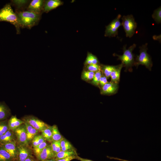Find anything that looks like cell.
Segmentation results:
<instances>
[{
	"label": "cell",
	"instance_id": "cell-14",
	"mask_svg": "<svg viewBox=\"0 0 161 161\" xmlns=\"http://www.w3.org/2000/svg\"><path fill=\"white\" fill-rule=\"evenodd\" d=\"M19 161H24L30 155V151L28 146L17 145Z\"/></svg>",
	"mask_w": 161,
	"mask_h": 161
},
{
	"label": "cell",
	"instance_id": "cell-9",
	"mask_svg": "<svg viewBox=\"0 0 161 161\" xmlns=\"http://www.w3.org/2000/svg\"><path fill=\"white\" fill-rule=\"evenodd\" d=\"M118 89V83L108 82L100 87V93L106 95H114L117 92Z\"/></svg>",
	"mask_w": 161,
	"mask_h": 161
},
{
	"label": "cell",
	"instance_id": "cell-22",
	"mask_svg": "<svg viewBox=\"0 0 161 161\" xmlns=\"http://www.w3.org/2000/svg\"><path fill=\"white\" fill-rule=\"evenodd\" d=\"M41 132V135L46 141L51 143L52 141V126H49Z\"/></svg>",
	"mask_w": 161,
	"mask_h": 161
},
{
	"label": "cell",
	"instance_id": "cell-7",
	"mask_svg": "<svg viewBox=\"0 0 161 161\" xmlns=\"http://www.w3.org/2000/svg\"><path fill=\"white\" fill-rule=\"evenodd\" d=\"M38 131H42L49 125L37 117L32 115L25 116L22 119Z\"/></svg>",
	"mask_w": 161,
	"mask_h": 161
},
{
	"label": "cell",
	"instance_id": "cell-42",
	"mask_svg": "<svg viewBox=\"0 0 161 161\" xmlns=\"http://www.w3.org/2000/svg\"><path fill=\"white\" fill-rule=\"evenodd\" d=\"M1 144L0 143V147L1 146Z\"/></svg>",
	"mask_w": 161,
	"mask_h": 161
},
{
	"label": "cell",
	"instance_id": "cell-24",
	"mask_svg": "<svg viewBox=\"0 0 161 161\" xmlns=\"http://www.w3.org/2000/svg\"><path fill=\"white\" fill-rule=\"evenodd\" d=\"M52 141H60L63 137L59 131L57 126L54 125L52 126Z\"/></svg>",
	"mask_w": 161,
	"mask_h": 161
},
{
	"label": "cell",
	"instance_id": "cell-39",
	"mask_svg": "<svg viewBox=\"0 0 161 161\" xmlns=\"http://www.w3.org/2000/svg\"><path fill=\"white\" fill-rule=\"evenodd\" d=\"M76 159L80 161H93L92 160L81 158L78 155L77 156Z\"/></svg>",
	"mask_w": 161,
	"mask_h": 161
},
{
	"label": "cell",
	"instance_id": "cell-6",
	"mask_svg": "<svg viewBox=\"0 0 161 161\" xmlns=\"http://www.w3.org/2000/svg\"><path fill=\"white\" fill-rule=\"evenodd\" d=\"M121 16L120 14L117 15V17L114 19L106 27L105 36L109 37H115L118 34V30L122 25L120 21Z\"/></svg>",
	"mask_w": 161,
	"mask_h": 161
},
{
	"label": "cell",
	"instance_id": "cell-40",
	"mask_svg": "<svg viewBox=\"0 0 161 161\" xmlns=\"http://www.w3.org/2000/svg\"><path fill=\"white\" fill-rule=\"evenodd\" d=\"M24 161H35L30 155Z\"/></svg>",
	"mask_w": 161,
	"mask_h": 161
},
{
	"label": "cell",
	"instance_id": "cell-11",
	"mask_svg": "<svg viewBox=\"0 0 161 161\" xmlns=\"http://www.w3.org/2000/svg\"><path fill=\"white\" fill-rule=\"evenodd\" d=\"M1 145L9 153L13 160L16 159L18 156L17 145L15 140L1 144Z\"/></svg>",
	"mask_w": 161,
	"mask_h": 161
},
{
	"label": "cell",
	"instance_id": "cell-36",
	"mask_svg": "<svg viewBox=\"0 0 161 161\" xmlns=\"http://www.w3.org/2000/svg\"><path fill=\"white\" fill-rule=\"evenodd\" d=\"M77 156H70L61 159L56 160V161H70L72 160L76 159Z\"/></svg>",
	"mask_w": 161,
	"mask_h": 161
},
{
	"label": "cell",
	"instance_id": "cell-3",
	"mask_svg": "<svg viewBox=\"0 0 161 161\" xmlns=\"http://www.w3.org/2000/svg\"><path fill=\"white\" fill-rule=\"evenodd\" d=\"M2 21L7 22L13 25L16 27L17 33H20V27L18 18L10 4H6L0 10V21Z\"/></svg>",
	"mask_w": 161,
	"mask_h": 161
},
{
	"label": "cell",
	"instance_id": "cell-26",
	"mask_svg": "<svg viewBox=\"0 0 161 161\" xmlns=\"http://www.w3.org/2000/svg\"><path fill=\"white\" fill-rule=\"evenodd\" d=\"M61 151H66L74 149L71 143L66 139L63 138L60 141Z\"/></svg>",
	"mask_w": 161,
	"mask_h": 161
},
{
	"label": "cell",
	"instance_id": "cell-8",
	"mask_svg": "<svg viewBox=\"0 0 161 161\" xmlns=\"http://www.w3.org/2000/svg\"><path fill=\"white\" fill-rule=\"evenodd\" d=\"M18 144L28 146L29 142L27 139L25 126L24 123L21 125L14 131Z\"/></svg>",
	"mask_w": 161,
	"mask_h": 161
},
{
	"label": "cell",
	"instance_id": "cell-1",
	"mask_svg": "<svg viewBox=\"0 0 161 161\" xmlns=\"http://www.w3.org/2000/svg\"><path fill=\"white\" fill-rule=\"evenodd\" d=\"M20 28L31 29L39 23L41 14H38L27 10L15 13Z\"/></svg>",
	"mask_w": 161,
	"mask_h": 161
},
{
	"label": "cell",
	"instance_id": "cell-32",
	"mask_svg": "<svg viewBox=\"0 0 161 161\" xmlns=\"http://www.w3.org/2000/svg\"><path fill=\"white\" fill-rule=\"evenodd\" d=\"M152 17L155 21L157 23H161V7L155 10Z\"/></svg>",
	"mask_w": 161,
	"mask_h": 161
},
{
	"label": "cell",
	"instance_id": "cell-28",
	"mask_svg": "<svg viewBox=\"0 0 161 161\" xmlns=\"http://www.w3.org/2000/svg\"><path fill=\"white\" fill-rule=\"evenodd\" d=\"M94 74V72L88 70L83 71L81 74V78L85 81H89L92 80Z\"/></svg>",
	"mask_w": 161,
	"mask_h": 161
},
{
	"label": "cell",
	"instance_id": "cell-19",
	"mask_svg": "<svg viewBox=\"0 0 161 161\" xmlns=\"http://www.w3.org/2000/svg\"><path fill=\"white\" fill-rule=\"evenodd\" d=\"M24 121L26 130V134L28 142L32 140L33 138L37 135L38 131L33 128L27 122Z\"/></svg>",
	"mask_w": 161,
	"mask_h": 161
},
{
	"label": "cell",
	"instance_id": "cell-31",
	"mask_svg": "<svg viewBox=\"0 0 161 161\" xmlns=\"http://www.w3.org/2000/svg\"><path fill=\"white\" fill-rule=\"evenodd\" d=\"M60 141H52L50 145L55 156L57 153L61 151Z\"/></svg>",
	"mask_w": 161,
	"mask_h": 161
},
{
	"label": "cell",
	"instance_id": "cell-33",
	"mask_svg": "<svg viewBox=\"0 0 161 161\" xmlns=\"http://www.w3.org/2000/svg\"><path fill=\"white\" fill-rule=\"evenodd\" d=\"M48 145L46 141L33 148V151L35 155H38Z\"/></svg>",
	"mask_w": 161,
	"mask_h": 161
},
{
	"label": "cell",
	"instance_id": "cell-20",
	"mask_svg": "<svg viewBox=\"0 0 161 161\" xmlns=\"http://www.w3.org/2000/svg\"><path fill=\"white\" fill-rule=\"evenodd\" d=\"M14 132L9 129L5 133L0 136V143L3 144L15 140Z\"/></svg>",
	"mask_w": 161,
	"mask_h": 161
},
{
	"label": "cell",
	"instance_id": "cell-13",
	"mask_svg": "<svg viewBox=\"0 0 161 161\" xmlns=\"http://www.w3.org/2000/svg\"><path fill=\"white\" fill-rule=\"evenodd\" d=\"M30 2L29 0H13L11 1L10 4L15 7L16 13H18L26 10Z\"/></svg>",
	"mask_w": 161,
	"mask_h": 161
},
{
	"label": "cell",
	"instance_id": "cell-34",
	"mask_svg": "<svg viewBox=\"0 0 161 161\" xmlns=\"http://www.w3.org/2000/svg\"><path fill=\"white\" fill-rule=\"evenodd\" d=\"M86 69L87 70L95 73L99 71H101V66L98 64L87 65Z\"/></svg>",
	"mask_w": 161,
	"mask_h": 161
},
{
	"label": "cell",
	"instance_id": "cell-5",
	"mask_svg": "<svg viewBox=\"0 0 161 161\" xmlns=\"http://www.w3.org/2000/svg\"><path fill=\"white\" fill-rule=\"evenodd\" d=\"M123 27L127 37H131L135 33L137 24L132 15L124 16L121 18Z\"/></svg>",
	"mask_w": 161,
	"mask_h": 161
},
{
	"label": "cell",
	"instance_id": "cell-16",
	"mask_svg": "<svg viewBox=\"0 0 161 161\" xmlns=\"http://www.w3.org/2000/svg\"><path fill=\"white\" fill-rule=\"evenodd\" d=\"M11 114L9 107L4 102L0 101V122L7 119Z\"/></svg>",
	"mask_w": 161,
	"mask_h": 161
},
{
	"label": "cell",
	"instance_id": "cell-41",
	"mask_svg": "<svg viewBox=\"0 0 161 161\" xmlns=\"http://www.w3.org/2000/svg\"><path fill=\"white\" fill-rule=\"evenodd\" d=\"M56 159L55 158H52L50 159L46 160L43 161H56Z\"/></svg>",
	"mask_w": 161,
	"mask_h": 161
},
{
	"label": "cell",
	"instance_id": "cell-35",
	"mask_svg": "<svg viewBox=\"0 0 161 161\" xmlns=\"http://www.w3.org/2000/svg\"><path fill=\"white\" fill-rule=\"evenodd\" d=\"M108 82L107 78L103 75L102 74L99 82V86H100L101 87Z\"/></svg>",
	"mask_w": 161,
	"mask_h": 161
},
{
	"label": "cell",
	"instance_id": "cell-2",
	"mask_svg": "<svg viewBox=\"0 0 161 161\" xmlns=\"http://www.w3.org/2000/svg\"><path fill=\"white\" fill-rule=\"evenodd\" d=\"M136 45L134 44L126 49V45L123 47V53L122 55H119L114 53V56L118 57L117 60H120L123 67L125 68V71H129L131 72L132 71V67L134 66L135 58L133 51L136 47Z\"/></svg>",
	"mask_w": 161,
	"mask_h": 161
},
{
	"label": "cell",
	"instance_id": "cell-38",
	"mask_svg": "<svg viewBox=\"0 0 161 161\" xmlns=\"http://www.w3.org/2000/svg\"><path fill=\"white\" fill-rule=\"evenodd\" d=\"M108 158H109L110 159H114L115 160H117L121 161H129L126 160H124L120 158H119L117 157H110L109 156L107 157Z\"/></svg>",
	"mask_w": 161,
	"mask_h": 161
},
{
	"label": "cell",
	"instance_id": "cell-12",
	"mask_svg": "<svg viewBox=\"0 0 161 161\" xmlns=\"http://www.w3.org/2000/svg\"><path fill=\"white\" fill-rule=\"evenodd\" d=\"M37 157L39 160L43 161L55 158V155L52 150L50 145H48Z\"/></svg>",
	"mask_w": 161,
	"mask_h": 161
},
{
	"label": "cell",
	"instance_id": "cell-10",
	"mask_svg": "<svg viewBox=\"0 0 161 161\" xmlns=\"http://www.w3.org/2000/svg\"><path fill=\"white\" fill-rule=\"evenodd\" d=\"M45 1L33 0L30 2L27 10L38 14H42L43 12Z\"/></svg>",
	"mask_w": 161,
	"mask_h": 161
},
{
	"label": "cell",
	"instance_id": "cell-17",
	"mask_svg": "<svg viewBox=\"0 0 161 161\" xmlns=\"http://www.w3.org/2000/svg\"><path fill=\"white\" fill-rule=\"evenodd\" d=\"M24 123V121L18 119L16 116H12L8 120L9 129L14 132L18 127Z\"/></svg>",
	"mask_w": 161,
	"mask_h": 161
},
{
	"label": "cell",
	"instance_id": "cell-15",
	"mask_svg": "<svg viewBox=\"0 0 161 161\" xmlns=\"http://www.w3.org/2000/svg\"><path fill=\"white\" fill-rule=\"evenodd\" d=\"M62 4V2L59 0H49L45 1L43 12L48 13L61 5Z\"/></svg>",
	"mask_w": 161,
	"mask_h": 161
},
{
	"label": "cell",
	"instance_id": "cell-27",
	"mask_svg": "<svg viewBox=\"0 0 161 161\" xmlns=\"http://www.w3.org/2000/svg\"><path fill=\"white\" fill-rule=\"evenodd\" d=\"M99 61L97 57L91 53H88L85 61L87 65L98 64Z\"/></svg>",
	"mask_w": 161,
	"mask_h": 161
},
{
	"label": "cell",
	"instance_id": "cell-18",
	"mask_svg": "<svg viewBox=\"0 0 161 161\" xmlns=\"http://www.w3.org/2000/svg\"><path fill=\"white\" fill-rule=\"evenodd\" d=\"M123 67L122 63L117 65V67L111 74V82L118 83L120 82V75L122 68Z\"/></svg>",
	"mask_w": 161,
	"mask_h": 161
},
{
	"label": "cell",
	"instance_id": "cell-21",
	"mask_svg": "<svg viewBox=\"0 0 161 161\" xmlns=\"http://www.w3.org/2000/svg\"><path fill=\"white\" fill-rule=\"evenodd\" d=\"M72 155H78L75 149L66 151H61L56 154L55 158L56 160H58Z\"/></svg>",
	"mask_w": 161,
	"mask_h": 161
},
{
	"label": "cell",
	"instance_id": "cell-25",
	"mask_svg": "<svg viewBox=\"0 0 161 161\" xmlns=\"http://www.w3.org/2000/svg\"><path fill=\"white\" fill-rule=\"evenodd\" d=\"M12 160L9 153L1 145L0 147V161H11Z\"/></svg>",
	"mask_w": 161,
	"mask_h": 161
},
{
	"label": "cell",
	"instance_id": "cell-30",
	"mask_svg": "<svg viewBox=\"0 0 161 161\" xmlns=\"http://www.w3.org/2000/svg\"><path fill=\"white\" fill-rule=\"evenodd\" d=\"M7 119L0 122V136L5 133L9 129Z\"/></svg>",
	"mask_w": 161,
	"mask_h": 161
},
{
	"label": "cell",
	"instance_id": "cell-29",
	"mask_svg": "<svg viewBox=\"0 0 161 161\" xmlns=\"http://www.w3.org/2000/svg\"><path fill=\"white\" fill-rule=\"evenodd\" d=\"M102 75L101 71H99L95 73V74L91 83L93 85L99 87V82L100 78Z\"/></svg>",
	"mask_w": 161,
	"mask_h": 161
},
{
	"label": "cell",
	"instance_id": "cell-37",
	"mask_svg": "<svg viewBox=\"0 0 161 161\" xmlns=\"http://www.w3.org/2000/svg\"><path fill=\"white\" fill-rule=\"evenodd\" d=\"M32 144L33 148L39 145L38 135H36L32 140Z\"/></svg>",
	"mask_w": 161,
	"mask_h": 161
},
{
	"label": "cell",
	"instance_id": "cell-23",
	"mask_svg": "<svg viewBox=\"0 0 161 161\" xmlns=\"http://www.w3.org/2000/svg\"><path fill=\"white\" fill-rule=\"evenodd\" d=\"M117 66H111L104 65L101 66L102 71L103 74L107 78L110 77L111 73L117 67Z\"/></svg>",
	"mask_w": 161,
	"mask_h": 161
},
{
	"label": "cell",
	"instance_id": "cell-4",
	"mask_svg": "<svg viewBox=\"0 0 161 161\" xmlns=\"http://www.w3.org/2000/svg\"><path fill=\"white\" fill-rule=\"evenodd\" d=\"M147 45L148 44L146 43L139 47L140 54L135 58L134 66L137 68L140 65H144L151 71L153 63L150 56L147 53Z\"/></svg>",
	"mask_w": 161,
	"mask_h": 161
}]
</instances>
